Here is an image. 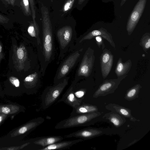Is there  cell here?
Segmentation results:
<instances>
[{"mask_svg": "<svg viewBox=\"0 0 150 150\" xmlns=\"http://www.w3.org/2000/svg\"><path fill=\"white\" fill-rule=\"evenodd\" d=\"M99 115L94 112L69 117L58 122L55 128L60 129L88 126L91 124L95 118Z\"/></svg>", "mask_w": 150, "mask_h": 150, "instance_id": "6", "label": "cell"}, {"mask_svg": "<svg viewBox=\"0 0 150 150\" xmlns=\"http://www.w3.org/2000/svg\"><path fill=\"white\" fill-rule=\"evenodd\" d=\"M45 121L42 117L33 119L13 129L5 136L0 137V147L19 145L25 142L23 139Z\"/></svg>", "mask_w": 150, "mask_h": 150, "instance_id": "2", "label": "cell"}, {"mask_svg": "<svg viewBox=\"0 0 150 150\" xmlns=\"http://www.w3.org/2000/svg\"><path fill=\"white\" fill-rule=\"evenodd\" d=\"M124 66L121 62H119L116 68V72L117 74H120L124 70Z\"/></svg>", "mask_w": 150, "mask_h": 150, "instance_id": "24", "label": "cell"}, {"mask_svg": "<svg viewBox=\"0 0 150 150\" xmlns=\"http://www.w3.org/2000/svg\"><path fill=\"white\" fill-rule=\"evenodd\" d=\"M88 48L86 51L82 58L76 71L74 80L78 81L88 77L90 75L92 67L93 59Z\"/></svg>", "mask_w": 150, "mask_h": 150, "instance_id": "7", "label": "cell"}, {"mask_svg": "<svg viewBox=\"0 0 150 150\" xmlns=\"http://www.w3.org/2000/svg\"><path fill=\"white\" fill-rule=\"evenodd\" d=\"M4 54L2 45L0 42V62L4 57Z\"/></svg>", "mask_w": 150, "mask_h": 150, "instance_id": "28", "label": "cell"}, {"mask_svg": "<svg viewBox=\"0 0 150 150\" xmlns=\"http://www.w3.org/2000/svg\"><path fill=\"white\" fill-rule=\"evenodd\" d=\"M150 47V39L149 38L145 45V47L146 49L149 48Z\"/></svg>", "mask_w": 150, "mask_h": 150, "instance_id": "29", "label": "cell"}, {"mask_svg": "<svg viewBox=\"0 0 150 150\" xmlns=\"http://www.w3.org/2000/svg\"><path fill=\"white\" fill-rule=\"evenodd\" d=\"M9 80L12 86L16 89L18 88L20 86V82L17 78L12 76L9 77Z\"/></svg>", "mask_w": 150, "mask_h": 150, "instance_id": "21", "label": "cell"}, {"mask_svg": "<svg viewBox=\"0 0 150 150\" xmlns=\"http://www.w3.org/2000/svg\"><path fill=\"white\" fill-rule=\"evenodd\" d=\"M139 89L138 87L133 88L130 90L126 93L125 98L128 100H131L136 98L138 94Z\"/></svg>", "mask_w": 150, "mask_h": 150, "instance_id": "19", "label": "cell"}, {"mask_svg": "<svg viewBox=\"0 0 150 150\" xmlns=\"http://www.w3.org/2000/svg\"><path fill=\"white\" fill-rule=\"evenodd\" d=\"M64 102L73 108H76L81 104V102L75 96L71 85L57 102Z\"/></svg>", "mask_w": 150, "mask_h": 150, "instance_id": "12", "label": "cell"}, {"mask_svg": "<svg viewBox=\"0 0 150 150\" xmlns=\"http://www.w3.org/2000/svg\"><path fill=\"white\" fill-rule=\"evenodd\" d=\"M127 0H122L120 3V6H122Z\"/></svg>", "mask_w": 150, "mask_h": 150, "instance_id": "34", "label": "cell"}, {"mask_svg": "<svg viewBox=\"0 0 150 150\" xmlns=\"http://www.w3.org/2000/svg\"><path fill=\"white\" fill-rule=\"evenodd\" d=\"M6 2H7L9 4H10V0H5Z\"/></svg>", "mask_w": 150, "mask_h": 150, "instance_id": "35", "label": "cell"}, {"mask_svg": "<svg viewBox=\"0 0 150 150\" xmlns=\"http://www.w3.org/2000/svg\"><path fill=\"white\" fill-rule=\"evenodd\" d=\"M4 93L0 90V97H3L4 96Z\"/></svg>", "mask_w": 150, "mask_h": 150, "instance_id": "32", "label": "cell"}, {"mask_svg": "<svg viewBox=\"0 0 150 150\" xmlns=\"http://www.w3.org/2000/svg\"><path fill=\"white\" fill-rule=\"evenodd\" d=\"M96 40L98 42H100L101 41V38L100 36H97L96 38Z\"/></svg>", "mask_w": 150, "mask_h": 150, "instance_id": "30", "label": "cell"}, {"mask_svg": "<svg viewBox=\"0 0 150 150\" xmlns=\"http://www.w3.org/2000/svg\"><path fill=\"white\" fill-rule=\"evenodd\" d=\"M146 1L139 0L134 6L127 22V29L128 33H132L137 24L143 12Z\"/></svg>", "mask_w": 150, "mask_h": 150, "instance_id": "9", "label": "cell"}, {"mask_svg": "<svg viewBox=\"0 0 150 150\" xmlns=\"http://www.w3.org/2000/svg\"><path fill=\"white\" fill-rule=\"evenodd\" d=\"M70 77L67 76L58 83L46 87L41 95L42 108L46 109L52 105L68 85Z\"/></svg>", "mask_w": 150, "mask_h": 150, "instance_id": "5", "label": "cell"}, {"mask_svg": "<svg viewBox=\"0 0 150 150\" xmlns=\"http://www.w3.org/2000/svg\"><path fill=\"white\" fill-rule=\"evenodd\" d=\"M115 109L118 112L125 117H129L130 119L134 120L132 117H133L131 116L129 110L127 108L121 107H117V108H116Z\"/></svg>", "mask_w": 150, "mask_h": 150, "instance_id": "20", "label": "cell"}, {"mask_svg": "<svg viewBox=\"0 0 150 150\" xmlns=\"http://www.w3.org/2000/svg\"><path fill=\"white\" fill-rule=\"evenodd\" d=\"M10 115L3 114H0V126L2 124L4 121Z\"/></svg>", "mask_w": 150, "mask_h": 150, "instance_id": "26", "label": "cell"}, {"mask_svg": "<svg viewBox=\"0 0 150 150\" xmlns=\"http://www.w3.org/2000/svg\"><path fill=\"white\" fill-rule=\"evenodd\" d=\"M110 56L108 53H105L103 55L102 58V62L105 64L108 62L110 59Z\"/></svg>", "mask_w": 150, "mask_h": 150, "instance_id": "25", "label": "cell"}, {"mask_svg": "<svg viewBox=\"0 0 150 150\" xmlns=\"http://www.w3.org/2000/svg\"><path fill=\"white\" fill-rule=\"evenodd\" d=\"M42 14V59L40 64V71L44 76L49 64L55 59L56 49L54 35L47 7L43 6L41 9Z\"/></svg>", "mask_w": 150, "mask_h": 150, "instance_id": "1", "label": "cell"}, {"mask_svg": "<svg viewBox=\"0 0 150 150\" xmlns=\"http://www.w3.org/2000/svg\"><path fill=\"white\" fill-rule=\"evenodd\" d=\"M13 62L17 70H30L34 72L40 69L38 58L30 59L27 48L23 44H21L19 46L13 45Z\"/></svg>", "mask_w": 150, "mask_h": 150, "instance_id": "3", "label": "cell"}, {"mask_svg": "<svg viewBox=\"0 0 150 150\" xmlns=\"http://www.w3.org/2000/svg\"><path fill=\"white\" fill-rule=\"evenodd\" d=\"M15 1V0H10V4L13 6H14Z\"/></svg>", "mask_w": 150, "mask_h": 150, "instance_id": "31", "label": "cell"}, {"mask_svg": "<svg viewBox=\"0 0 150 150\" xmlns=\"http://www.w3.org/2000/svg\"><path fill=\"white\" fill-rule=\"evenodd\" d=\"M21 5L24 14L27 16L31 15L29 0H21Z\"/></svg>", "mask_w": 150, "mask_h": 150, "instance_id": "17", "label": "cell"}, {"mask_svg": "<svg viewBox=\"0 0 150 150\" xmlns=\"http://www.w3.org/2000/svg\"><path fill=\"white\" fill-rule=\"evenodd\" d=\"M97 110L96 107L89 103H82L76 108H73L70 117L77 115L90 113Z\"/></svg>", "mask_w": 150, "mask_h": 150, "instance_id": "15", "label": "cell"}, {"mask_svg": "<svg viewBox=\"0 0 150 150\" xmlns=\"http://www.w3.org/2000/svg\"><path fill=\"white\" fill-rule=\"evenodd\" d=\"M75 0H67L64 5L63 11L66 12L70 10L72 7Z\"/></svg>", "mask_w": 150, "mask_h": 150, "instance_id": "22", "label": "cell"}, {"mask_svg": "<svg viewBox=\"0 0 150 150\" xmlns=\"http://www.w3.org/2000/svg\"><path fill=\"white\" fill-rule=\"evenodd\" d=\"M25 110L24 106L16 103H0V114L10 116L15 115L20 112H24Z\"/></svg>", "mask_w": 150, "mask_h": 150, "instance_id": "11", "label": "cell"}, {"mask_svg": "<svg viewBox=\"0 0 150 150\" xmlns=\"http://www.w3.org/2000/svg\"><path fill=\"white\" fill-rule=\"evenodd\" d=\"M83 51V48L80 45L66 56L57 69L53 79V85L58 83L67 76L80 62Z\"/></svg>", "mask_w": 150, "mask_h": 150, "instance_id": "4", "label": "cell"}, {"mask_svg": "<svg viewBox=\"0 0 150 150\" xmlns=\"http://www.w3.org/2000/svg\"><path fill=\"white\" fill-rule=\"evenodd\" d=\"M9 20L8 18L0 14V23H7Z\"/></svg>", "mask_w": 150, "mask_h": 150, "instance_id": "27", "label": "cell"}, {"mask_svg": "<svg viewBox=\"0 0 150 150\" xmlns=\"http://www.w3.org/2000/svg\"><path fill=\"white\" fill-rule=\"evenodd\" d=\"M115 85L112 83L106 82L102 84L98 90L94 93L93 95L94 98L97 97L105 96L110 93V92L112 91V89L114 87Z\"/></svg>", "mask_w": 150, "mask_h": 150, "instance_id": "16", "label": "cell"}, {"mask_svg": "<svg viewBox=\"0 0 150 150\" xmlns=\"http://www.w3.org/2000/svg\"><path fill=\"white\" fill-rule=\"evenodd\" d=\"M119 115L116 114H112L109 116L108 119L116 127L121 126L124 122Z\"/></svg>", "mask_w": 150, "mask_h": 150, "instance_id": "18", "label": "cell"}, {"mask_svg": "<svg viewBox=\"0 0 150 150\" xmlns=\"http://www.w3.org/2000/svg\"><path fill=\"white\" fill-rule=\"evenodd\" d=\"M42 77L40 69L27 76L23 80L24 93L28 95L36 93L41 86Z\"/></svg>", "mask_w": 150, "mask_h": 150, "instance_id": "8", "label": "cell"}, {"mask_svg": "<svg viewBox=\"0 0 150 150\" xmlns=\"http://www.w3.org/2000/svg\"><path fill=\"white\" fill-rule=\"evenodd\" d=\"M83 141L79 139H77L60 141L39 149V150H50L52 149H63L70 148L73 145Z\"/></svg>", "mask_w": 150, "mask_h": 150, "instance_id": "14", "label": "cell"}, {"mask_svg": "<svg viewBox=\"0 0 150 150\" xmlns=\"http://www.w3.org/2000/svg\"><path fill=\"white\" fill-rule=\"evenodd\" d=\"M64 139L61 136H52L34 138L32 144L40 146L44 148L50 145L62 141Z\"/></svg>", "mask_w": 150, "mask_h": 150, "instance_id": "13", "label": "cell"}, {"mask_svg": "<svg viewBox=\"0 0 150 150\" xmlns=\"http://www.w3.org/2000/svg\"><path fill=\"white\" fill-rule=\"evenodd\" d=\"M102 132L92 128L83 129L64 136V138L74 137L83 139H88L101 134Z\"/></svg>", "mask_w": 150, "mask_h": 150, "instance_id": "10", "label": "cell"}, {"mask_svg": "<svg viewBox=\"0 0 150 150\" xmlns=\"http://www.w3.org/2000/svg\"><path fill=\"white\" fill-rule=\"evenodd\" d=\"M85 0H79L78 4L79 5L82 4Z\"/></svg>", "mask_w": 150, "mask_h": 150, "instance_id": "33", "label": "cell"}, {"mask_svg": "<svg viewBox=\"0 0 150 150\" xmlns=\"http://www.w3.org/2000/svg\"><path fill=\"white\" fill-rule=\"evenodd\" d=\"M31 12L33 20H35L36 17V7L34 0H29Z\"/></svg>", "mask_w": 150, "mask_h": 150, "instance_id": "23", "label": "cell"}]
</instances>
